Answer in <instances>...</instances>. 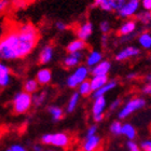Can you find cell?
Returning <instances> with one entry per match:
<instances>
[{
	"mask_svg": "<svg viewBox=\"0 0 151 151\" xmlns=\"http://www.w3.org/2000/svg\"><path fill=\"white\" fill-rule=\"evenodd\" d=\"M106 109V98L104 97H98L96 98L93 103V107H92V112L93 116H99V114H104V111Z\"/></svg>",
	"mask_w": 151,
	"mask_h": 151,
	"instance_id": "4fadbf2b",
	"label": "cell"
},
{
	"mask_svg": "<svg viewBox=\"0 0 151 151\" xmlns=\"http://www.w3.org/2000/svg\"><path fill=\"white\" fill-rule=\"evenodd\" d=\"M79 99H80V94L78 92L73 93V95L70 96L69 101H68V104H67V112H73L75 110L79 103Z\"/></svg>",
	"mask_w": 151,
	"mask_h": 151,
	"instance_id": "cb8c5ba5",
	"label": "cell"
},
{
	"mask_svg": "<svg viewBox=\"0 0 151 151\" xmlns=\"http://www.w3.org/2000/svg\"><path fill=\"white\" fill-rule=\"evenodd\" d=\"M55 26H56V28L58 29V30H60V32H63V30L66 29V24L64 22H56Z\"/></svg>",
	"mask_w": 151,
	"mask_h": 151,
	"instance_id": "60d3db41",
	"label": "cell"
},
{
	"mask_svg": "<svg viewBox=\"0 0 151 151\" xmlns=\"http://www.w3.org/2000/svg\"><path fill=\"white\" fill-rule=\"evenodd\" d=\"M32 149H34V151H42V147H41V145H34Z\"/></svg>",
	"mask_w": 151,
	"mask_h": 151,
	"instance_id": "ee69618b",
	"label": "cell"
},
{
	"mask_svg": "<svg viewBox=\"0 0 151 151\" xmlns=\"http://www.w3.org/2000/svg\"><path fill=\"white\" fill-rule=\"evenodd\" d=\"M90 82H91L93 92H95L101 88L104 85H106L109 81H108L107 76H93V78L90 80Z\"/></svg>",
	"mask_w": 151,
	"mask_h": 151,
	"instance_id": "9a60e30c",
	"label": "cell"
},
{
	"mask_svg": "<svg viewBox=\"0 0 151 151\" xmlns=\"http://www.w3.org/2000/svg\"><path fill=\"white\" fill-rule=\"evenodd\" d=\"M140 2L139 0H131V1H126V3L123 6V8L120 11H118L120 17L122 19H127L129 16H133L136 14V12L138 11Z\"/></svg>",
	"mask_w": 151,
	"mask_h": 151,
	"instance_id": "52a82bcc",
	"label": "cell"
},
{
	"mask_svg": "<svg viewBox=\"0 0 151 151\" xmlns=\"http://www.w3.org/2000/svg\"><path fill=\"white\" fill-rule=\"evenodd\" d=\"M142 6L146 11L151 12V0H142Z\"/></svg>",
	"mask_w": 151,
	"mask_h": 151,
	"instance_id": "74e56055",
	"label": "cell"
},
{
	"mask_svg": "<svg viewBox=\"0 0 151 151\" xmlns=\"http://www.w3.org/2000/svg\"><path fill=\"white\" fill-rule=\"evenodd\" d=\"M19 50V32L16 30H11L3 35L0 41V56L2 60H12L17 57Z\"/></svg>",
	"mask_w": 151,
	"mask_h": 151,
	"instance_id": "7a4b0ae2",
	"label": "cell"
},
{
	"mask_svg": "<svg viewBox=\"0 0 151 151\" xmlns=\"http://www.w3.org/2000/svg\"><path fill=\"white\" fill-rule=\"evenodd\" d=\"M138 42L144 49H151V35L149 32H144L138 37Z\"/></svg>",
	"mask_w": 151,
	"mask_h": 151,
	"instance_id": "484cf974",
	"label": "cell"
},
{
	"mask_svg": "<svg viewBox=\"0 0 151 151\" xmlns=\"http://www.w3.org/2000/svg\"><path fill=\"white\" fill-rule=\"evenodd\" d=\"M140 148L142 151H151V140L150 139H147V140H144L140 144Z\"/></svg>",
	"mask_w": 151,
	"mask_h": 151,
	"instance_id": "e575fe53",
	"label": "cell"
},
{
	"mask_svg": "<svg viewBox=\"0 0 151 151\" xmlns=\"http://www.w3.org/2000/svg\"><path fill=\"white\" fill-rule=\"evenodd\" d=\"M93 92V88H92V85H91V82L90 81H84L82 82L81 84L79 85L78 88V93L81 96H88V95H90Z\"/></svg>",
	"mask_w": 151,
	"mask_h": 151,
	"instance_id": "d4e9b609",
	"label": "cell"
},
{
	"mask_svg": "<svg viewBox=\"0 0 151 151\" xmlns=\"http://www.w3.org/2000/svg\"><path fill=\"white\" fill-rule=\"evenodd\" d=\"M32 104L34 101H32V94H28L26 92H19L15 94L13 98V110L15 113L22 114V113L27 112Z\"/></svg>",
	"mask_w": 151,
	"mask_h": 151,
	"instance_id": "3957f363",
	"label": "cell"
},
{
	"mask_svg": "<svg viewBox=\"0 0 151 151\" xmlns=\"http://www.w3.org/2000/svg\"><path fill=\"white\" fill-rule=\"evenodd\" d=\"M85 49V42L81 39H76L71 41L67 45V52L68 53H77V52H82Z\"/></svg>",
	"mask_w": 151,
	"mask_h": 151,
	"instance_id": "ffe728a7",
	"label": "cell"
},
{
	"mask_svg": "<svg viewBox=\"0 0 151 151\" xmlns=\"http://www.w3.org/2000/svg\"><path fill=\"white\" fill-rule=\"evenodd\" d=\"M122 135H124L129 140H134L136 137V129L135 127L129 124V123H124L122 129Z\"/></svg>",
	"mask_w": 151,
	"mask_h": 151,
	"instance_id": "7402d4cb",
	"label": "cell"
},
{
	"mask_svg": "<svg viewBox=\"0 0 151 151\" xmlns=\"http://www.w3.org/2000/svg\"><path fill=\"white\" fill-rule=\"evenodd\" d=\"M93 119H94L95 122H101V120L104 119V114H99V116H93Z\"/></svg>",
	"mask_w": 151,
	"mask_h": 151,
	"instance_id": "7bdbcfd3",
	"label": "cell"
},
{
	"mask_svg": "<svg viewBox=\"0 0 151 151\" xmlns=\"http://www.w3.org/2000/svg\"><path fill=\"white\" fill-rule=\"evenodd\" d=\"M111 68V64L108 60H101V63L92 68L91 73L93 76H107Z\"/></svg>",
	"mask_w": 151,
	"mask_h": 151,
	"instance_id": "8fae6325",
	"label": "cell"
},
{
	"mask_svg": "<svg viewBox=\"0 0 151 151\" xmlns=\"http://www.w3.org/2000/svg\"><path fill=\"white\" fill-rule=\"evenodd\" d=\"M109 2L111 4V8H112V11H120L122 9L123 6L126 3L125 0H109Z\"/></svg>",
	"mask_w": 151,
	"mask_h": 151,
	"instance_id": "1f68e13d",
	"label": "cell"
},
{
	"mask_svg": "<svg viewBox=\"0 0 151 151\" xmlns=\"http://www.w3.org/2000/svg\"><path fill=\"white\" fill-rule=\"evenodd\" d=\"M147 81H148V83H151V73L147 76Z\"/></svg>",
	"mask_w": 151,
	"mask_h": 151,
	"instance_id": "7dc6e473",
	"label": "cell"
},
{
	"mask_svg": "<svg viewBox=\"0 0 151 151\" xmlns=\"http://www.w3.org/2000/svg\"><path fill=\"white\" fill-rule=\"evenodd\" d=\"M53 47L51 45H47L44 47L40 52V55H39V62L40 64H47L50 63L52 58H53Z\"/></svg>",
	"mask_w": 151,
	"mask_h": 151,
	"instance_id": "e0dca14e",
	"label": "cell"
},
{
	"mask_svg": "<svg viewBox=\"0 0 151 151\" xmlns=\"http://www.w3.org/2000/svg\"><path fill=\"white\" fill-rule=\"evenodd\" d=\"M146 105V101L142 97H134L132 99H129L127 103H126L124 106L122 107V109L119 111L118 113V118L120 120L125 119L129 114H132L133 112L142 109V108L145 107Z\"/></svg>",
	"mask_w": 151,
	"mask_h": 151,
	"instance_id": "5b68a950",
	"label": "cell"
},
{
	"mask_svg": "<svg viewBox=\"0 0 151 151\" xmlns=\"http://www.w3.org/2000/svg\"><path fill=\"white\" fill-rule=\"evenodd\" d=\"M101 60H103V55H101V52H98V51H92L91 53L88 55V57H86V66L94 68L96 65H98V64L101 63Z\"/></svg>",
	"mask_w": 151,
	"mask_h": 151,
	"instance_id": "ac0fdd59",
	"label": "cell"
},
{
	"mask_svg": "<svg viewBox=\"0 0 151 151\" xmlns=\"http://www.w3.org/2000/svg\"><path fill=\"white\" fill-rule=\"evenodd\" d=\"M45 98H47V92H40V93H38V94H35L32 96V101H34V105L35 106H41V105L43 104V101H45Z\"/></svg>",
	"mask_w": 151,
	"mask_h": 151,
	"instance_id": "f1b7e54d",
	"label": "cell"
},
{
	"mask_svg": "<svg viewBox=\"0 0 151 151\" xmlns=\"http://www.w3.org/2000/svg\"><path fill=\"white\" fill-rule=\"evenodd\" d=\"M122 129H123V124L120 123L119 121H114V122L111 123L110 132L112 133L113 135H120V134H122Z\"/></svg>",
	"mask_w": 151,
	"mask_h": 151,
	"instance_id": "4dcf8cb0",
	"label": "cell"
},
{
	"mask_svg": "<svg viewBox=\"0 0 151 151\" xmlns=\"http://www.w3.org/2000/svg\"><path fill=\"white\" fill-rule=\"evenodd\" d=\"M8 6V0H0V10L2 11L4 10Z\"/></svg>",
	"mask_w": 151,
	"mask_h": 151,
	"instance_id": "b9f144b4",
	"label": "cell"
},
{
	"mask_svg": "<svg viewBox=\"0 0 151 151\" xmlns=\"http://www.w3.org/2000/svg\"><path fill=\"white\" fill-rule=\"evenodd\" d=\"M126 147H127L129 151H142L140 146H138L135 142H133V140H129V142H126Z\"/></svg>",
	"mask_w": 151,
	"mask_h": 151,
	"instance_id": "d6a6232c",
	"label": "cell"
},
{
	"mask_svg": "<svg viewBox=\"0 0 151 151\" xmlns=\"http://www.w3.org/2000/svg\"><path fill=\"white\" fill-rule=\"evenodd\" d=\"M27 1H35V0H27Z\"/></svg>",
	"mask_w": 151,
	"mask_h": 151,
	"instance_id": "681fc988",
	"label": "cell"
},
{
	"mask_svg": "<svg viewBox=\"0 0 151 151\" xmlns=\"http://www.w3.org/2000/svg\"><path fill=\"white\" fill-rule=\"evenodd\" d=\"M42 151H54V150H42Z\"/></svg>",
	"mask_w": 151,
	"mask_h": 151,
	"instance_id": "c3c4849f",
	"label": "cell"
},
{
	"mask_svg": "<svg viewBox=\"0 0 151 151\" xmlns=\"http://www.w3.org/2000/svg\"><path fill=\"white\" fill-rule=\"evenodd\" d=\"M93 34V24L91 22H85L83 24L79 26V28L77 29V36L78 39L85 41L88 40V38L91 37Z\"/></svg>",
	"mask_w": 151,
	"mask_h": 151,
	"instance_id": "ba28073f",
	"label": "cell"
},
{
	"mask_svg": "<svg viewBox=\"0 0 151 151\" xmlns=\"http://www.w3.org/2000/svg\"><path fill=\"white\" fill-rule=\"evenodd\" d=\"M140 53L138 47H127L125 49H123L122 51H120L119 53L116 55V60L121 62V60H125L131 57H135Z\"/></svg>",
	"mask_w": 151,
	"mask_h": 151,
	"instance_id": "30bf717a",
	"label": "cell"
},
{
	"mask_svg": "<svg viewBox=\"0 0 151 151\" xmlns=\"http://www.w3.org/2000/svg\"><path fill=\"white\" fill-rule=\"evenodd\" d=\"M120 105H121V99H116V101H113L112 103H111V105H110V110L111 111L116 110Z\"/></svg>",
	"mask_w": 151,
	"mask_h": 151,
	"instance_id": "ab89813d",
	"label": "cell"
},
{
	"mask_svg": "<svg viewBox=\"0 0 151 151\" xmlns=\"http://www.w3.org/2000/svg\"><path fill=\"white\" fill-rule=\"evenodd\" d=\"M83 58V53L82 52H77V53H70L68 54L63 60L64 66L67 68H73V67L78 66L80 62Z\"/></svg>",
	"mask_w": 151,
	"mask_h": 151,
	"instance_id": "9c48e42d",
	"label": "cell"
},
{
	"mask_svg": "<svg viewBox=\"0 0 151 151\" xmlns=\"http://www.w3.org/2000/svg\"><path fill=\"white\" fill-rule=\"evenodd\" d=\"M92 6H98L104 11H112L109 0H94Z\"/></svg>",
	"mask_w": 151,
	"mask_h": 151,
	"instance_id": "83f0119b",
	"label": "cell"
},
{
	"mask_svg": "<svg viewBox=\"0 0 151 151\" xmlns=\"http://www.w3.org/2000/svg\"><path fill=\"white\" fill-rule=\"evenodd\" d=\"M136 27H137V23L134 21V19H129L122 24V26L120 27L119 29V35L120 36H129L131 35L132 32H134L136 30Z\"/></svg>",
	"mask_w": 151,
	"mask_h": 151,
	"instance_id": "7c38bea8",
	"label": "cell"
},
{
	"mask_svg": "<svg viewBox=\"0 0 151 151\" xmlns=\"http://www.w3.org/2000/svg\"><path fill=\"white\" fill-rule=\"evenodd\" d=\"M101 144V138L99 136L95 135L92 137L85 138V142L83 144V150L84 151H94Z\"/></svg>",
	"mask_w": 151,
	"mask_h": 151,
	"instance_id": "2e32d148",
	"label": "cell"
},
{
	"mask_svg": "<svg viewBox=\"0 0 151 151\" xmlns=\"http://www.w3.org/2000/svg\"><path fill=\"white\" fill-rule=\"evenodd\" d=\"M116 81H114V80H111V81H109L106 85H104L101 88H99V90H97V91L93 92V97L96 99V98L98 97H104L105 94L106 93H108L109 91H111V90H113V88L116 86Z\"/></svg>",
	"mask_w": 151,
	"mask_h": 151,
	"instance_id": "44dd1931",
	"label": "cell"
},
{
	"mask_svg": "<svg viewBox=\"0 0 151 151\" xmlns=\"http://www.w3.org/2000/svg\"><path fill=\"white\" fill-rule=\"evenodd\" d=\"M135 76H136L135 73H129V75L126 76V78L129 79V80H132V79L135 78Z\"/></svg>",
	"mask_w": 151,
	"mask_h": 151,
	"instance_id": "f6af8a7d",
	"label": "cell"
},
{
	"mask_svg": "<svg viewBox=\"0 0 151 151\" xmlns=\"http://www.w3.org/2000/svg\"><path fill=\"white\" fill-rule=\"evenodd\" d=\"M127 1H131V0H127Z\"/></svg>",
	"mask_w": 151,
	"mask_h": 151,
	"instance_id": "f907efd6",
	"label": "cell"
},
{
	"mask_svg": "<svg viewBox=\"0 0 151 151\" xmlns=\"http://www.w3.org/2000/svg\"><path fill=\"white\" fill-rule=\"evenodd\" d=\"M41 142L43 145H52L55 147L64 148L69 144V136L66 133H54V134H45L41 137Z\"/></svg>",
	"mask_w": 151,
	"mask_h": 151,
	"instance_id": "8992f818",
	"label": "cell"
},
{
	"mask_svg": "<svg viewBox=\"0 0 151 151\" xmlns=\"http://www.w3.org/2000/svg\"><path fill=\"white\" fill-rule=\"evenodd\" d=\"M101 41H103V44H106V41H107V35H103L101 36Z\"/></svg>",
	"mask_w": 151,
	"mask_h": 151,
	"instance_id": "bcb514c9",
	"label": "cell"
},
{
	"mask_svg": "<svg viewBox=\"0 0 151 151\" xmlns=\"http://www.w3.org/2000/svg\"><path fill=\"white\" fill-rule=\"evenodd\" d=\"M49 112L54 121H60L63 118V110L57 106H51L49 108Z\"/></svg>",
	"mask_w": 151,
	"mask_h": 151,
	"instance_id": "4316f807",
	"label": "cell"
},
{
	"mask_svg": "<svg viewBox=\"0 0 151 151\" xmlns=\"http://www.w3.org/2000/svg\"><path fill=\"white\" fill-rule=\"evenodd\" d=\"M19 32V50H17V57L27 56L35 47L39 38V34L35 26L30 23L22 24L17 28Z\"/></svg>",
	"mask_w": 151,
	"mask_h": 151,
	"instance_id": "6da1fadb",
	"label": "cell"
},
{
	"mask_svg": "<svg viewBox=\"0 0 151 151\" xmlns=\"http://www.w3.org/2000/svg\"><path fill=\"white\" fill-rule=\"evenodd\" d=\"M142 92L146 95H151V83H147L142 88Z\"/></svg>",
	"mask_w": 151,
	"mask_h": 151,
	"instance_id": "f35d334b",
	"label": "cell"
},
{
	"mask_svg": "<svg viewBox=\"0 0 151 151\" xmlns=\"http://www.w3.org/2000/svg\"><path fill=\"white\" fill-rule=\"evenodd\" d=\"M90 70H88V66H78L73 71V75H70L66 80V84L68 88H79V85L81 84L82 82L86 81V79L88 77Z\"/></svg>",
	"mask_w": 151,
	"mask_h": 151,
	"instance_id": "277c9868",
	"label": "cell"
},
{
	"mask_svg": "<svg viewBox=\"0 0 151 151\" xmlns=\"http://www.w3.org/2000/svg\"><path fill=\"white\" fill-rule=\"evenodd\" d=\"M10 83V69L4 64H0V86L6 88Z\"/></svg>",
	"mask_w": 151,
	"mask_h": 151,
	"instance_id": "d6986e66",
	"label": "cell"
},
{
	"mask_svg": "<svg viewBox=\"0 0 151 151\" xmlns=\"http://www.w3.org/2000/svg\"><path fill=\"white\" fill-rule=\"evenodd\" d=\"M96 132H97V126L95 125V124L94 125H91L88 129V131H86V138L88 137H92V136H95Z\"/></svg>",
	"mask_w": 151,
	"mask_h": 151,
	"instance_id": "d590c367",
	"label": "cell"
},
{
	"mask_svg": "<svg viewBox=\"0 0 151 151\" xmlns=\"http://www.w3.org/2000/svg\"><path fill=\"white\" fill-rule=\"evenodd\" d=\"M6 151H27L26 150L23 146L21 145H17V144H15V145H12V146H10L9 148L6 149Z\"/></svg>",
	"mask_w": 151,
	"mask_h": 151,
	"instance_id": "8d00e7d4",
	"label": "cell"
},
{
	"mask_svg": "<svg viewBox=\"0 0 151 151\" xmlns=\"http://www.w3.org/2000/svg\"><path fill=\"white\" fill-rule=\"evenodd\" d=\"M99 29H101V32H103L104 35H107L108 32H109V30H110V24H109V22L103 21V22L101 23V25H99Z\"/></svg>",
	"mask_w": 151,
	"mask_h": 151,
	"instance_id": "836d02e7",
	"label": "cell"
},
{
	"mask_svg": "<svg viewBox=\"0 0 151 151\" xmlns=\"http://www.w3.org/2000/svg\"><path fill=\"white\" fill-rule=\"evenodd\" d=\"M137 19L140 21L142 24H148L151 21V12L149 11H142V12H139L137 14Z\"/></svg>",
	"mask_w": 151,
	"mask_h": 151,
	"instance_id": "f546056e",
	"label": "cell"
},
{
	"mask_svg": "<svg viewBox=\"0 0 151 151\" xmlns=\"http://www.w3.org/2000/svg\"><path fill=\"white\" fill-rule=\"evenodd\" d=\"M51 79H52V73H51V70L47 69V68H42V69H40L37 73V76H36V80H37L38 83L41 85L50 83Z\"/></svg>",
	"mask_w": 151,
	"mask_h": 151,
	"instance_id": "5bb4252c",
	"label": "cell"
},
{
	"mask_svg": "<svg viewBox=\"0 0 151 151\" xmlns=\"http://www.w3.org/2000/svg\"><path fill=\"white\" fill-rule=\"evenodd\" d=\"M39 88V83L35 79H28L27 81L24 83V92L28 93V94H32L36 93Z\"/></svg>",
	"mask_w": 151,
	"mask_h": 151,
	"instance_id": "603a6c76",
	"label": "cell"
}]
</instances>
